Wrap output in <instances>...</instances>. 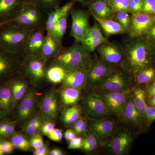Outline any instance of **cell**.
Returning a JSON list of instances; mask_svg holds the SVG:
<instances>
[{
    "instance_id": "f5cc1de1",
    "label": "cell",
    "mask_w": 155,
    "mask_h": 155,
    "mask_svg": "<svg viewBox=\"0 0 155 155\" xmlns=\"http://www.w3.org/2000/svg\"><path fill=\"white\" fill-rule=\"evenodd\" d=\"M87 122L86 119L76 132V133L77 135H80L86 134L87 131Z\"/></svg>"
},
{
    "instance_id": "7dc6e473",
    "label": "cell",
    "mask_w": 155,
    "mask_h": 155,
    "mask_svg": "<svg viewBox=\"0 0 155 155\" xmlns=\"http://www.w3.org/2000/svg\"><path fill=\"white\" fill-rule=\"evenodd\" d=\"M83 139L81 137H76L69 142L68 149L69 150L78 149L82 148Z\"/></svg>"
},
{
    "instance_id": "ab89813d",
    "label": "cell",
    "mask_w": 155,
    "mask_h": 155,
    "mask_svg": "<svg viewBox=\"0 0 155 155\" xmlns=\"http://www.w3.org/2000/svg\"><path fill=\"white\" fill-rule=\"evenodd\" d=\"M142 12L148 14H155V0H142Z\"/></svg>"
},
{
    "instance_id": "db71d44e",
    "label": "cell",
    "mask_w": 155,
    "mask_h": 155,
    "mask_svg": "<svg viewBox=\"0 0 155 155\" xmlns=\"http://www.w3.org/2000/svg\"><path fill=\"white\" fill-rule=\"evenodd\" d=\"M86 118L84 117H81L80 119H78V120L76 121V122L73 124V130L75 131V133L78 131V130L79 129V127L81 126V125L83 124L84 121H85Z\"/></svg>"
},
{
    "instance_id": "277c9868",
    "label": "cell",
    "mask_w": 155,
    "mask_h": 155,
    "mask_svg": "<svg viewBox=\"0 0 155 155\" xmlns=\"http://www.w3.org/2000/svg\"><path fill=\"white\" fill-rule=\"evenodd\" d=\"M24 56L0 48V87L22 75V62Z\"/></svg>"
},
{
    "instance_id": "f1b7e54d",
    "label": "cell",
    "mask_w": 155,
    "mask_h": 155,
    "mask_svg": "<svg viewBox=\"0 0 155 155\" xmlns=\"http://www.w3.org/2000/svg\"><path fill=\"white\" fill-rule=\"evenodd\" d=\"M46 120L41 113L37 114L25 122L23 126V131L26 135L31 137L40 130Z\"/></svg>"
},
{
    "instance_id": "816d5d0a",
    "label": "cell",
    "mask_w": 155,
    "mask_h": 155,
    "mask_svg": "<svg viewBox=\"0 0 155 155\" xmlns=\"http://www.w3.org/2000/svg\"><path fill=\"white\" fill-rule=\"evenodd\" d=\"M77 134L74 130L72 129H68L65 131L64 134V138L67 141H70L76 137Z\"/></svg>"
},
{
    "instance_id": "7a4b0ae2",
    "label": "cell",
    "mask_w": 155,
    "mask_h": 155,
    "mask_svg": "<svg viewBox=\"0 0 155 155\" xmlns=\"http://www.w3.org/2000/svg\"><path fill=\"white\" fill-rule=\"evenodd\" d=\"M51 60L52 63L61 66L67 72L76 69H87L92 61L90 53L78 44L61 49Z\"/></svg>"
},
{
    "instance_id": "9f6ffc18",
    "label": "cell",
    "mask_w": 155,
    "mask_h": 155,
    "mask_svg": "<svg viewBox=\"0 0 155 155\" xmlns=\"http://www.w3.org/2000/svg\"><path fill=\"white\" fill-rule=\"evenodd\" d=\"M147 100L150 106L155 107V95L147 99Z\"/></svg>"
},
{
    "instance_id": "f6af8a7d",
    "label": "cell",
    "mask_w": 155,
    "mask_h": 155,
    "mask_svg": "<svg viewBox=\"0 0 155 155\" xmlns=\"http://www.w3.org/2000/svg\"><path fill=\"white\" fill-rule=\"evenodd\" d=\"M47 136L49 139L53 141L60 142L63 138V133L61 129L54 128Z\"/></svg>"
},
{
    "instance_id": "681fc988",
    "label": "cell",
    "mask_w": 155,
    "mask_h": 155,
    "mask_svg": "<svg viewBox=\"0 0 155 155\" xmlns=\"http://www.w3.org/2000/svg\"><path fill=\"white\" fill-rule=\"evenodd\" d=\"M50 150L47 144H45L41 147L35 150L33 152L34 155H49Z\"/></svg>"
},
{
    "instance_id": "4fadbf2b",
    "label": "cell",
    "mask_w": 155,
    "mask_h": 155,
    "mask_svg": "<svg viewBox=\"0 0 155 155\" xmlns=\"http://www.w3.org/2000/svg\"><path fill=\"white\" fill-rule=\"evenodd\" d=\"M155 22V17L150 14L140 13L134 14L130 19V35L140 36L150 28Z\"/></svg>"
},
{
    "instance_id": "6f0895ef",
    "label": "cell",
    "mask_w": 155,
    "mask_h": 155,
    "mask_svg": "<svg viewBox=\"0 0 155 155\" xmlns=\"http://www.w3.org/2000/svg\"><path fill=\"white\" fill-rule=\"evenodd\" d=\"M150 34L153 38L155 39V23H154L150 28Z\"/></svg>"
},
{
    "instance_id": "f35d334b",
    "label": "cell",
    "mask_w": 155,
    "mask_h": 155,
    "mask_svg": "<svg viewBox=\"0 0 155 155\" xmlns=\"http://www.w3.org/2000/svg\"><path fill=\"white\" fill-rule=\"evenodd\" d=\"M116 19L118 22L123 25L125 28H129L130 24V19L129 14L126 11L116 12Z\"/></svg>"
},
{
    "instance_id": "5bb4252c",
    "label": "cell",
    "mask_w": 155,
    "mask_h": 155,
    "mask_svg": "<svg viewBox=\"0 0 155 155\" xmlns=\"http://www.w3.org/2000/svg\"><path fill=\"white\" fill-rule=\"evenodd\" d=\"M112 71L107 64L104 62L91 61L87 69V85L96 87Z\"/></svg>"
},
{
    "instance_id": "d4e9b609",
    "label": "cell",
    "mask_w": 155,
    "mask_h": 155,
    "mask_svg": "<svg viewBox=\"0 0 155 155\" xmlns=\"http://www.w3.org/2000/svg\"><path fill=\"white\" fill-rule=\"evenodd\" d=\"M89 9L92 15L102 19H108L113 13L109 0H95L89 4Z\"/></svg>"
},
{
    "instance_id": "6da1fadb",
    "label": "cell",
    "mask_w": 155,
    "mask_h": 155,
    "mask_svg": "<svg viewBox=\"0 0 155 155\" xmlns=\"http://www.w3.org/2000/svg\"><path fill=\"white\" fill-rule=\"evenodd\" d=\"M33 31L22 28L13 22L0 25V48L13 54L25 55L26 42Z\"/></svg>"
},
{
    "instance_id": "ac0fdd59",
    "label": "cell",
    "mask_w": 155,
    "mask_h": 155,
    "mask_svg": "<svg viewBox=\"0 0 155 155\" xmlns=\"http://www.w3.org/2000/svg\"><path fill=\"white\" fill-rule=\"evenodd\" d=\"M107 42L99 26L95 22L94 26L89 28L86 35L80 43L84 49L90 53L94 51L100 45Z\"/></svg>"
},
{
    "instance_id": "ba28073f",
    "label": "cell",
    "mask_w": 155,
    "mask_h": 155,
    "mask_svg": "<svg viewBox=\"0 0 155 155\" xmlns=\"http://www.w3.org/2000/svg\"><path fill=\"white\" fill-rule=\"evenodd\" d=\"M83 107L86 116L92 120L104 119L110 114L101 97L89 93L83 101Z\"/></svg>"
},
{
    "instance_id": "30bf717a",
    "label": "cell",
    "mask_w": 155,
    "mask_h": 155,
    "mask_svg": "<svg viewBox=\"0 0 155 155\" xmlns=\"http://www.w3.org/2000/svg\"><path fill=\"white\" fill-rule=\"evenodd\" d=\"M72 26L70 34L77 42L83 39L88 31L89 26V13L82 10L71 9Z\"/></svg>"
},
{
    "instance_id": "2e32d148",
    "label": "cell",
    "mask_w": 155,
    "mask_h": 155,
    "mask_svg": "<svg viewBox=\"0 0 155 155\" xmlns=\"http://www.w3.org/2000/svg\"><path fill=\"white\" fill-rule=\"evenodd\" d=\"M115 122L106 118L92 120L90 128L99 141L104 144L115 132Z\"/></svg>"
},
{
    "instance_id": "60d3db41",
    "label": "cell",
    "mask_w": 155,
    "mask_h": 155,
    "mask_svg": "<svg viewBox=\"0 0 155 155\" xmlns=\"http://www.w3.org/2000/svg\"><path fill=\"white\" fill-rule=\"evenodd\" d=\"M30 143L31 146L35 150L37 149L44 144L42 137L38 133L31 137Z\"/></svg>"
},
{
    "instance_id": "9c48e42d",
    "label": "cell",
    "mask_w": 155,
    "mask_h": 155,
    "mask_svg": "<svg viewBox=\"0 0 155 155\" xmlns=\"http://www.w3.org/2000/svg\"><path fill=\"white\" fill-rule=\"evenodd\" d=\"M129 81L120 71H113L97 86L103 94L128 91Z\"/></svg>"
},
{
    "instance_id": "e575fe53",
    "label": "cell",
    "mask_w": 155,
    "mask_h": 155,
    "mask_svg": "<svg viewBox=\"0 0 155 155\" xmlns=\"http://www.w3.org/2000/svg\"><path fill=\"white\" fill-rule=\"evenodd\" d=\"M87 131L86 136L83 139L82 149L84 151L90 152L95 150L98 147V139L91 129Z\"/></svg>"
},
{
    "instance_id": "d6a6232c",
    "label": "cell",
    "mask_w": 155,
    "mask_h": 155,
    "mask_svg": "<svg viewBox=\"0 0 155 155\" xmlns=\"http://www.w3.org/2000/svg\"><path fill=\"white\" fill-rule=\"evenodd\" d=\"M81 108L79 106H74L66 109L62 114V121L66 125H73L81 117Z\"/></svg>"
},
{
    "instance_id": "7402d4cb",
    "label": "cell",
    "mask_w": 155,
    "mask_h": 155,
    "mask_svg": "<svg viewBox=\"0 0 155 155\" xmlns=\"http://www.w3.org/2000/svg\"><path fill=\"white\" fill-rule=\"evenodd\" d=\"M29 84V81L22 75L11 81V92L15 107L28 91Z\"/></svg>"
},
{
    "instance_id": "ee69618b",
    "label": "cell",
    "mask_w": 155,
    "mask_h": 155,
    "mask_svg": "<svg viewBox=\"0 0 155 155\" xmlns=\"http://www.w3.org/2000/svg\"><path fill=\"white\" fill-rule=\"evenodd\" d=\"M155 120V107L148 106L146 113L147 127H149Z\"/></svg>"
},
{
    "instance_id": "d6986e66",
    "label": "cell",
    "mask_w": 155,
    "mask_h": 155,
    "mask_svg": "<svg viewBox=\"0 0 155 155\" xmlns=\"http://www.w3.org/2000/svg\"><path fill=\"white\" fill-rule=\"evenodd\" d=\"M62 83L63 87L84 88L87 84V69H76L67 72Z\"/></svg>"
},
{
    "instance_id": "8992f818",
    "label": "cell",
    "mask_w": 155,
    "mask_h": 155,
    "mask_svg": "<svg viewBox=\"0 0 155 155\" xmlns=\"http://www.w3.org/2000/svg\"><path fill=\"white\" fill-rule=\"evenodd\" d=\"M127 55L130 66L135 70L146 68L150 63L145 45L140 41L131 42L127 46Z\"/></svg>"
},
{
    "instance_id": "603a6c76",
    "label": "cell",
    "mask_w": 155,
    "mask_h": 155,
    "mask_svg": "<svg viewBox=\"0 0 155 155\" xmlns=\"http://www.w3.org/2000/svg\"><path fill=\"white\" fill-rule=\"evenodd\" d=\"M127 122L140 130H143L142 122L140 114L134 104L132 97L128 98L123 114Z\"/></svg>"
},
{
    "instance_id": "bcb514c9",
    "label": "cell",
    "mask_w": 155,
    "mask_h": 155,
    "mask_svg": "<svg viewBox=\"0 0 155 155\" xmlns=\"http://www.w3.org/2000/svg\"><path fill=\"white\" fill-rule=\"evenodd\" d=\"M54 127L55 124L54 121L46 120L42 125L40 130L43 134L47 136L54 130Z\"/></svg>"
},
{
    "instance_id": "f546056e",
    "label": "cell",
    "mask_w": 155,
    "mask_h": 155,
    "mask_svg": "<svg viewBox=\"0 0 155 155\" xmlns=\"http://www.w3.org/2000/svg\"><path fill=\"white\" fill-rule=\"evenodd\" d=\"M66 74L67 72L63 67L51 63L47 70V79L52 83H61L64 81Z\"/></svg>"
},
{
    "instance_id": "83f0119b",
    "label": "cell",
    "mask_w": 155,
    "mask_h": 155,
    "mask_svg": "<svg viewBox=\"0 0 155 155\" xmlns=\"http://www.w3.org/2000/svg\"><path fill=\"white\" fill-rule=\"evenodd\" d=\"M11 81L0 87V108L7 114L15 107L11 92Z\"/></svg>"
},
{
    "instance_id": "680465c9",
    "label": "cell",
    "mask_w": 155,
    "mask_h": 155,
    "mask_svg": "<svg viewBox=\"0 0 155 155\" xmlns=\"http://www.w3.org/2000/svg\"><path fill=\"white\" fill-rule=\"evenodd\" d=\"M74 1L78 2L81 3L83 5H88V4H90L92 2V0H74Z\"/></svg>"
},
{
    "instance_id": "484cf974",
    "label": "cell",
    "mask_w": 155,
    "mask_h": 155,
    "mask_svg": "<svg viewBox=\"0 0 155 155\" xmlns=\"http://www.w3.org/2000/svg\"><path fill=\"white\" fill-rule=\"evenodd\" d=\"M95 19L98 22L107 36L124 33L126 28L119 22L112 19H102L92 15Z\"/></svg>"
},
{
    "instance_id": "94428289",
    "label": "cell",
    "mask_w": 155,
    "mask_h": 155,
    "mask_svg": "<svg viewBox=\"0 0 155 155\" xmlns=\"http://www.w3.org/2000/svg\"><path fill=\"white\" fill-rule=\"evenodd\" d=\"M4 140L3 139V138H2V137H0V146H1V144H2V143L3 142V141H4Z\"/></svg>"
},
{
    "instance_id": "c3c4849f",
    "label": "cell",
    "mask_w": 155,
    "mask_h": 155,
    "mask_svg": "<svg viewBox=\"0 0 155 155\" xmlns=\"http://www.w3.org/2000/svg\"><path fill=\"white\" fill-rule=\"evenodd\" d=\"M0 148L4 153H11L14 150V147L11 141L4 140L0 146Z\"/></svg>"
},
{
    "instance_id": "44dd1931",
    "label": "cell",
    "mask_w": 155,
    "mask_h": 155,
    "mask_svg": "<svg viewBox=\"0 0 155 155\" xmlns=\"http://www.w3.org/2000/svg\"><path fill=\"white\" fill-rule=\"evenodd\" d=\"M74 3V2H69L48 14L45 25L47 32L51 34L56 22L62 17L68 15L72 9Z\"/></svg>"
},
{
    "instance_id": "4dcf8cb0",
    "label": "cell",
    "mask_w": 155,
    "mask_h": 155,
    "mask_svg": "<svg viewBox=\"0 0 155 155\" xmlns=\"http://www.w3.org/2000/svg\"><path fill=\"white\" fill-rule=\"evenodd\" d=\"M80 90L78 89L64 87L60 92L62 102L67 106L75 104L80 98Z\"/></svg>"
},
{
    "instance_id": "7c38bea8",
    "label": "cell",
    "mask_w": 155,
    "mask_h": 155,
    "mask_svg": "<svg viewBox=\"0 0 155 155\" xmlns=\"http://www.w3.org/2000/svg\"><path fill=\"white\" fill-rule=\"evenodd\" d=\"M110 114L117 116H122L129 92H116L103 94L101 96Z\"/></svg>"
},
{
    "instance_id": "52a82bcc",
    "label": "cell",
    "mask_w": 155,
    "mask_h": 155,
    "mask_svg": "<svg viewBox=\"0 0 155 155\" xmlns=\"http://www.w3.org/2000/svg\"><path fill=\"white\" fill-rule=\"evenodd\" d=\"M133 142L131 134L127 130L115 131L105 143L106 147L113 154L125 155Z\"/></svg>"
},
{
    "instance_id": "5b68a950",
    "label": "cell",
    "mask_w": 155,
    "mask_h": 155,
    "mask_svg": "<svg viewBox=\"0 0 155 155\" xmlns=\"http://www.w3.org/2000/svg\"><path fill=\"white\" fill-rule=\"evenodd\" d=\"M18 104L15 114L17 122H26L37 114L39 104L37 95L33 88L28 89Z\"/></svg>"
},
{
    "instance_id": "f907efd6",
    "label": "cell",
    "mask_w": 155,
    "mask_h": 155,
    "mask_svg": "<svg viewBox=\"0 0 155 155\" xmlns=\"http://www.w3.org/2000/svg\"><path fill=\"white\" fill-rule=\"evenodd\" d=\"M145 91L147 99L155 95V81L151 83L147 86Z\"/></svg>"
},
{
    "instance_id": "11a10c76",
    "label": "cell",
    "mask_w": 155,
    "mask_h": 155,
    "mask_svg": "<svg viewBox=\"0 0 155 155\" xmlns=\"http://www.w3.org/2000/svg\"><path fill=\"white\" fill-rule=\"evenodd\" d=\"M49 155H64V153L61 150L59 149L58 148H54V149L52 150H50L49 153Z\"/></svg>"
},
{
    "instance_id": "e0dca14e",
    "label": "cell",
    "mask_w": 155,
    "mask_h": 155,
    "mask_svg": "<svg viewBox=\"0 0 155 155\" xmlns=\"http://www.w3.org/2000/svg\"><path fill=\"white\" fill-rule=\"evenodd\" d=\"M40 107L46 120L54 121L58 112V97L55 92L52 90L48 91L43 97Z\"/></svg>"
},
{
    "instance_id": "cb8c5ba5",
    "label": "cell",
    "mask_w": 155,
    "mask_h": 155,
    "mask_svg": "<svg viewBox=\"0 0 155 155\" xmlns=\"http://www.w3.org/2000/svg\"><path fill=\"white\" fill-rule=\"evenodd\" d=\"M132 98L134 104L141 116L143 129V127L145 128L147 127L146 113L148 104L146 102L145 91L144 90L139 87L136 88L134 91Z\"/></svg>"
},
{
    "instance_id": "7bdbcfd3",
    "label": "cell",
    "mask_w": 155,
    "mask_h": 155,
    "mask_svg": "<svg viewBox=\"0 0 155 155\" xmlns=\"http://www.w3.org/2000/svg\"><path fill=\"white\" fill-rule=\"evenodd\" d=\"M17 121H11L0 134V137H8L15 132V127Z\"/></svg>"
},
{
    "instance_id": "1f68e13d",
    "label": "cell",
    "mask_w": 155,
    "mask_h": 155,
    "mask_svg": "<svg viewBox=\"0 0 155 155\" xmlns=\"http://www.w3.org/2000/svg\"><path fill=\"white\" fill-rule=\"evenodd\" d=\"M68 16V14L62 17L56 22L52 33L51 34L55 39L61 49L63 48L62 46V40L67 30Z\"/></svg>"
},
{
    "instance_id": "9a60e30c",
    "label": "cell",
    "mask_w": 155,
    "mask_h": 155,
    "mask_svg": "<svg viewBox=\"0 0 155 155\" xmlns=\"http://www.w3.org/2000/svg\"><path fill=\"white\" fill-rule=\"evenodd\" d=\"M46 28H42L33 31L26 42L24 54L28 57L41 56L42 50L46 35Z\"/></svg>"
},
{
    "instance_id": "8d00e7d4",
    "label": "cell",
    "mask_w": 155,
    "mask_h": 155,
    "mask_svg": "<svg viewBox=\"0 0 155 155\" xmlns=\"http://www.w3.org/2000/svg\"><path fill=\"white\" fill-rule=\"evenodd\" d=\"M155 76V69L146 67L139 70L137 75L136 80L139 84L147 83L153 80Z\"/></svg>"
},
{
    "instance_id": "b9f144b4",
    "label": "cell",
    "mask_w": 155,
    "mask_h": 155,
    "mask_svg": "<svg viewBox=\"0 0 155 155\" xmlns=\"http://www.w3.org/2000/svg\"><path fill=\"white\" fill-rule=\"evenodd\" d=\"M142 0H129V11L134 14L142 11Z\"/></svg>"
},
{
    "instance_id": "d590c367",
    "label": "cell",
    "mask_w": 155,
    "mask_h": 155,
    "mask_svg": "<svg viewBox=\"0 0 155 155\" xmlns=\"http://www.w3.org/2000/svg\"><path fill=\"white\" fill-rule=\"evenodd\" d=\"M33 3L47 14L60 7V0H33Z\"/></svg>"
},
{
    "instance_id": "836d02e7",
    "label": "cell",
    "mask_w": 155,
    "mask_h": 155,
    "mask_svg": "<svg viewBox=\"0 0 155 155\" xmlns=\"http://www.w3.org/2000/svg\"><path fill=\"white\" fill-rule=\"evenodd\" d=\"M11 142L14 148L21 150L28 151L31 147L30 140H28L24 134L20 132H14L11 135Z\"/></svg>"
},
{
    "instance_id": "ffe728a7",
    "label": "cell",
    "mask_w": 155,
    "mask_h": 155,
    "mask_svg": "<svg viewBox=\"0 0 155 155\" xmlns=\"http://www.w3.org/2000/svg\"><path fill=\"white\" fill-rule=\"evenodd\" d=\"M98 52L106 63L118 64L122 59L121 51L116 46L107 43H103L97 48Z\"/></svg>"
},
{
    "instance_id": "74e56055",
    "label": "cell",
    "mask_w": 155,
    "mask_h": 155,
    "mask_svg": "<svg viewBox=\"0 0 155 155\" xmlns=\"http://www.w3.org/2000/svg\"><path fill=\"white\" fill-rule=\"evenodd\" d=\"M113 12L129 11V0H109Z\"/></svg>"
},
{
    "instance_id": "8fae6325",
    "label": "cell",
    "mask_w": 155,
    "mask_h": 155,
    "mask_svg": "<svg viewBox=\"0 0 155 155\" xmlns=\"http://www.w3.org/2000/svg\"><path fill=\"white\" fill-rule=\"evenodd\" d=\"M28 3L33 0H0V25L15 18Z\"/></svg>"
},
{
    "instance_id": "91938a15",
    "label": "cell",
    "mask_w": 155,
    "mask_h": 155,
    "mask_svg": "<svg viewBox=\"0 0 155 155\" xmlns=\"http://www.w3.org/2000/svg\"><path fill=\"white\" fill-rule=\"evenodd\" d=\"M7 115V114L2 111L0 108V122H2L5 120Z\"/></svg>"
},
{
    "instance_id": "3957f363",
    "label": "cell",
    "mask_w": 155,
    "mask_h": 155,
    "mask_svg": "<svg viewBox=\"0 0 155 155\" xmlns=\"http://www.w3.org/2000/svg\"><path fill=\"white\" fill-rule=\"evenodd\" d=\"M48 62L41 56H24L22 62V75L34 87H40L47 80L46 72Z\"/></svg>"
},
{
    "instance_id": "4316f807",
    "label": "cell",
    "mask_w": 155,
    "mask_h": 155,
    "mask_svg": "<svg viewBox=\"0 0 155 155\" xmlns=\"http://www.w3.org/2000/svg\"><path fill=\"white\" fill-rule=\"evenodd\" d=\"M61 48L52 35L47 32L42 50L41 57L49 61L54 58Z\"/></svg>"
},
{
    "instance_id": "6125c7cd",
    "label": "cell",
    "mask_w": 155,
    "mask_h": 155,
    "mask_svg": "<svg viewBox=\"0 0 155 155\" xmlns=\"http://www.w3.org/2000/svg\"><path fill=\"white\" fill-rule=\"evenodd\" d=\"M4 154V153L2 151L1 149H0V155H2Z\"/></svg>"
}]
</instances>
